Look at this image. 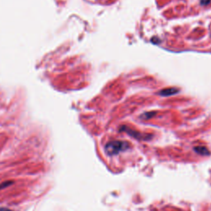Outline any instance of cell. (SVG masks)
<instances>
[{
	"mask_svg": "<svg viewBox=\"0 0 211 211\" xmlns=\"http://www.w3.org/2000/svg\"><path fill=\"white\" fill-rule=\"evenodd\" d=\"M130 148V143L125 141H111L109 143H107L105 146V151L107 154L112 156V155H115L118 154L120 152L125 151Z\"/></svg>",
	"mask_w": 211,
	"mask_h": 211,
	"instance_id": "6da1fadb",
	"label": "cell"
},
{
	"mask_svg": "<svg viewBox=\"0 0 211 211\" xmlns=\"http://www.w3.org/2000/svg\"><path fill=\"white\" fill-rule=\"evenodd\" d=\"M120 131H125V132L129 134L130 135H131L132 137H135V138L136 139H148L149 138V136L148 135H143L142 134L138 133L137 131H132V130L129 129V128H127L126 126H122V127L120 128Z\"/></svg>",
	"mask_w": 211,
	"mask_h": 211,
	"instance_id": "7a4b0ae2",
	"label": "cell"
},
{
	"mask_svg": "<svg viewBox=\"0 0 211 211\" xmlns=\"http://www.w3.org/2000/svg\"><path fill=\"white\" fill-rule=\"evenodd\" d=\"M177 92H178V90H177V88H168L165 89V90H162V91L159 92V94H161L162 96H171V95H173V94L177 93Z\"/></svg>",
	"mask_w": 211,
	"mask_h": 211,
	"instance_id": "3957f363",
	"label": "cell"
},
{
	"mask_svg": "<svg viewBox=\"0 0 211 211\" xmlns=\"http://www.w3.org/2000/svg\"><path fill=\"white\" fill-rule=\"evenodd\" d=\"M194 150L199 154H201V155H208L209 154V150L206 149L205 147H202V146H199V147H196Z\"/></svg>",
	"mask_w": 211,
	"mask_h": 211,
	"instance_id": "277c9868",
	"label": "cell"
},
{
	"mask_svg": "<svg viewBox=\"0 0 211 211\" xmlns=\"http://www.w3.org/2000/svg\"><path fill=\"white\" fill-rule=\"evenodd\" d=\"M211 0H201V3L203 4V5H206V4H209V3L210 2Z\"/></svg>",
	"mask_w": 211,
	"mask_h": 211,
	"instance_id": "5b68a950",
	"label": "cell"
},
{
	"mask_svg": "<svg viewBox=\"0 0 211 211\" xmlns=\"http://www.w3.org/2000/svg\"><path fill=\"white\" fill-rule=\"evenodd\" d=\"M0 211H12L9 209L7 208H3V207H0Z\"/></svg>",
	"mask_w": 211,
	"mask_h": 211,
	"instance_id": "8992f818",
	"label": "cell"
},
{
	"mask_svg": "<svg viewBox=\"0 0 211 211\" xmlns=\"http://www.w3.org/2000/svg\"><path fill=\"white\" fill-rule=\"evenodd\" d=\"M6 184H7V183H3V185H4L3 186H6ZM2 187H3V186H0V188H2Z\"/></svg>",
	"mask_w": 211,
	"mask_h": 211,
	"instance_id": "52a82bcc",
	"label": "cell"
}]
</instances>
